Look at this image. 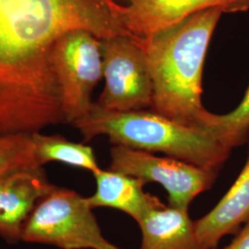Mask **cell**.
<instances>
[{"label": "cell", "instance_id": "cell-1", "mask_svg": "<svg viewBox=\"0 0 249 249\" xmlns=\"http://www.w3.org/2000/svg\"><path fill=\"white\" fill-rule=\"evenodd\" d=\"M117 5L114 0H0V135L36 133L65 123L53 46L76 30L100 40L135 37Z\"/></svg>", "mask_w": 249, "mask_h": 249}, {"label": "cell", "instance_id": "cell-2", "mask_svg": "<svg viewBox=\"0 0 249 249\" xmlns=\"http://www.w3.org/2000/svg\"><path fill=\"white\" fill-rule=\"evenodd\" d=\"M223 11L209 9L142 39L154 86L151 111L187 126L201 127L205 56Z\"/></svg>", "mask_w": 249, "mask_h": 249}, {"label": "cell", "instance_id": "cell-3", "mask_svg": "<svg viewBox=\"0 0 249 249\" xmlns=\"http://www.w3.org/2000/svg\"><path fill=\"white\" fill-rule=\"evenodd\" d=\"M72 125L85 142L107 136L113 145L165 156L218 171L231 150L211 131L187 126L151 110L115 112L93 103L89 112Z\"/></svg>", "mask_w": 249, "mask_h": 249}, {"label": "cell", "instance_id": "cell-4", "mask_svg": "<svg viewBox=\"0 0 249 249\" xmlns=\"http://www.w3.org/2000/svg\"><path fill=\"white\" fill-rule=\"evenodd\" d=\"M88 197L55 187L30 215L21 241L60 249H122L102 232Z\"/></svg>", "mask_w": 249, "mask_h": 249}, {"label": "cell", "instance_id": "cell-5", "mask_svg": "<svg viewBox=\"0 0 249 249\" xmlns=\"http://www.w3.org/2000/svg\"><path fill=\"white\" fill-rule=\"evenodd\" d=\"M100 41L106 85L96 104L115 112L151 110L154 86L142 39L118 36Z\"/></svg>", "mask_w": 249, "mask_h": 249}, {"label": "cell", "instance_id": "cell-6", "mask_svg": "<svg viewBox=\"0 0 249 249\" xmlns=\"http://www.w3.org/2000/svg\"><path fill=\"white\" fill-rule=\"evenodd\" d=\"M53 65L64 120L72 124L89 112L92 90L103 78L100 39L84 30L64 35L53 46Z\"/></svg>", "mask_w": 249, "mask_h": 249}, {"label": "cell", "instance_id": "cell-7", "mask_svg": "<svg viewBox=\"0 0 249 249\" xmlns=\"http://www.w3.org/2000/svg\"><path fill=\"white\" fill-rule=\"evenodd\" d=\"M109 169L141 179L146 185L159 183L168 194L169 207L188 210L192 200L213 185L217 172L169 156L113 145Z\"/></svg>", "mask_w": 249, "mask_h": 249}, {"label": "cell", "instance_id": "cell-8", "mask_svg": "<svg viewBox=\"0 0 249 249\" xmlns=\"http://www.w3.org/2000/svg\"><path fill=\"white\" fill-rule=\"evenodd\" d=\"M209 9L243 12L249 10V0H130L126 6H117L125 29L142 39Z\"/></svg>", "mask_w": 249, "mask_h": 249}, {"label": "cell", "instance_id": "cell-9", "mask_svg": "<svg viewBox=\"0 0 249 249\" xmlns=\"http://www.w3.org/2000/svg\"><path fill=\"white\" fill-rule=\"evenodd\" d=\"M56 187L43 166H24L0 175V236L10 244L22 231L37 203Z\"/></svg>", "mask_w": 249, "mask_h": 249}, {"label": "cell", "instance_id": "cell-10", "mask_svg": "<svg viewBox=\"0 0 249 249\" xmlns=\"http://www.w3.org/2000/svg\"><path fill=\"white\" fill-rule=\"evenodd\" d=\"M249 222V157L239 177L213 209L195 221L196 234L203 249H215L227 234L235 233Z\"/></svg>", "mask_w": 249, "mask_h": 249}, {"label": "cell", "instance_id": "cell-11", "mask_svg": "<svg viewBox=\"0 0 249 249\" xmlns=\"http://www.w3.org/2000/svg\"><path fill=\"white\" fill-rule=\"evenodd\" d=\"M93 177L96 190L88 197L92 209H116L139 223L151 210L163 206L157 196L144 191L145 184L141 179L110 169H99Z\"/></svg>", "mask_w": 249, "mask_h": 249}, {"label": "cell", "instance_id": "cell-12", "mask_svg": "<svg viewBox=\"0 0 249 249\" xmlns=\"http://www.w3.org/2000/svg\"><path fill=\"white\" fill-rule=\"evenodd\" d=\"M138 224L142 231L140 249H203L188 210L163 205L151 210Z\"/></svg>", "mask_w": 249, "mask_h": 249}, {"label": "cell", "instance_id": "cell-13", "mask_svg": "<svg viewBox=\"0 0 249 249\" xmlns=\"http://www.w3.org/2000/svg\"><path fill=\"white\" fill-rule=\"evenodd\" d=\"M37 164L43 166L51 161L87 170L94 174L99 169L95 153L89 145L73 142L60 135L32 134Z\"/></svg>", "mask_w": 249, "mask_h": 249}, {"label": "cell", "instance_id": "cell-14", "mask_svg": "<svg viewBox=\"0 0 249 249\" xmlns=\"http://www.w3.org/2000/svg\"><path fill=\"white\" fill-rule=\"evenodd\" d=\"M201 127L211 131L228 149L247 142L249 136V86L240 105L225 115L207 112Z\"/></svg>", "mask_w": 249, "mask_h": 249}, {"label": "cell", "instance_id": "cell-15", "mask_svg": "<svg viewBox=\"0 0 249 249\" xmlns=\"http://www.w3.org/2000/svg\"><path fill=\"white\" fill-rule=\"evenodd\" d=\"M24 166H39L32 134L0 135V175Z\"/></svg>", "mask_w": 249, "mask_h": 249}, {"label": "cell", "instance_id": "cell-16", "mask_svg": "<svg viewBox=\"0 0 249 249\" xmlns=\"http://www.w3.org/2000/svg\"><path fill=\"white\" fill-rule=\"evenodd\" d=\"M249 249V222L246 223L244 229L231 243L223 249Z\"/></svg>", "mask_w": 249, "mask_h": 249}, {"label": "cell", "instance_id": "cell-17", "mask_svg": "<svg viewBox=\"0 0 249 249\" xmlns=\"http://www.w3.org/2000/svg\"><path fill=\"white\" fill-rule=\"evenodd\" d=\"M117 4L121 5V6H126L130 0H114Z\"/></svg>", "mask_w": 249, "mask_h": 249}]
</instances>
